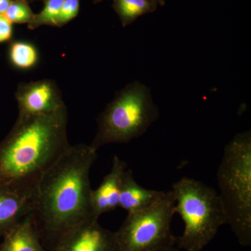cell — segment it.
I'll use <instances>...</instances> for the list:
<instances>
[{"mask_svg": "<svg viewBox=\"0 0 251 251\" xmlns=\"http://www.w3.org/2000/svg\"><path fill=\"white\" fill-rule=\"evenodd\" d=\"M97 158V151L90 145H71L38 182L31 214L48 251H54L74 227L95 218L91 208L90 173Z\"/></svg>", "mask_w": 251, "mask_h": 251, "instance_id": "1", "label": "cell"}, {"mask_svg": "<svg viewBox=\"0 0 251 251\" xmlns=\"http://www.w3.org/2000/svg\"><path fill=\"white\" fill-rule=\"evenodd\" d=\"M67 106L37 116H20L0 143V186L34 193L38 182L69 147Z\"/></svg>", "mask_w": 251, "mask_h": 251, "instance_id": "2", "label": "cell"}, {"mask_svg": "<svg viewBox=\"0 0 251 251\" xmlns=\"http://www.w3.org/2000/svg\"><path fill=\"white\" fill-rule=\"evenodd\" d=\"M217 181L226 225L242 247H251V130L237 133L225 147Z\"/></svg>", "mask_w": 251, "mask_h": 251, "instance_id": "3", "label": "cell"}, {"mask_svg": "<svg viewBox=\"0 0 251 251\" xmlns=\"http://www.w3.org/2000/svg\"><path fill=\"white\" fill-rule=\"evenodd\" d=\"M175 214L184 221L182 234L176 237L179 250L201 251L226 225L219 193L193 178H181L173 185Z\"/></svg>", "mask_w": 251, "mask_h": 251, "instance_id": "4", "label": "cell"}, {"mask_svg": "<svg viewBox=\"0 0 251 251\" xmlns=\"http://www.w3.org/2000/svg\"><path fill=\"white\" fill-rule=\"evenodd\" d=\"M159 117L151 90L138 81L115 95L97 119L98 130L91 143L96 151L112 143H127L145 134Z\"/></svg>", "mask_w": 251, "mask_h": 251, "instance_id": "5", "label": "cell"}, {"mask_svg": "<svg viewBox=\"0 0 251 251\" xmlns=\"http://www.w3.org/2000/svg\"><path fill=\"white\" fill-rule=\"evenodd\" d=\"M172 190L141 210L128 213L115 232V251H151L175 246L171 226L175 214Z\"/></svg>", "mask_w": 251, "mask_h": 251, "instance_id": "6", "label": "cell"}, {"mask_svg": "<svg viewBox=\"0 0 251 251\" xmlns=\"http://www.w3.org/2000/svg\"><path fill=\"white\" fill-rule=\"evenodd\" d=\"M15 97L20 116L45 115L65 105L58 86L50 79L20 84Z\"/></svg>", "mask_w": 251, "mask_h": 251, "instance_id": "7", "label": "cell"}, {"mask_svg": "<svg viewBox=\"0 0 251 251\" xmlns=\"http://www.w3.org/2000/svg\"><path fill=\"white\" fill-rule=\"evenodd\" d=\"M115 232L91 218L68 232L54 251H115Z\"/></svg>", "mask_w": 251, "mask_h": 251, "instance_id": "8", "label": "cell"}, {"mask_svg": "<svg viewBox=\"0 0 251 251\" xmlns=\"http://www.w3.org/2000/svg\"><path fill=\"white\" fill-rule=\"evenodd\" d=\"M127 168L126 163L121 158L114 156L111 171L99 187L91 193V208L94 217L99 219L102 214L119 207L122 178Z\"/></svg>", "mask_w": 251, "mask_h": 251, "instance_id": "9", "label": "cell"}, {"mask_svg": "<svg viewBox=\"0 0 251 251\" xmlns=\"http://www.w3.org/2000/svg\"><path fill=\"white\" fill-rule=\"evenodd\" d=\"M34 193L0 186V237H4L31 212Z\"/></svg>", "mask_w": 251, "mask_h": 251, "instance_id": "10", "label": "cell"}, {"mask_svg": "<svg viewBox=\"0 0 251 251\" xmlns=\"http://www.w3.org/2000/svg\"><path fill=\"white\" fill-rule=\"evenodd\" d=\"M163 192L140 186L135 181L133 172L127 168L122 178L119 207L128 213L141 210L152 204Z\"/></svg>", "mask_w": 251, "mask_h": 251, "instance_id": "11", "label": "cell"}, {"mask_svg": "<svg viewBox=\"0 0 251 251\" xmlns=\"http://www.w3.org/2000/svg\"><path fill=\"white\" fill-rule=\"evenodd\" d=\"M3 237L0 251H48L41 242L31 212Z\"/></svg>", "mask_w": 251, "mask_h": 251, "instance_id": "12", "label": "cell"}, {"mask_svg": "<svg viewBox=\"0 0 251 251\" xmlns=\"http://www.w3.org/2000/svg\"><path fill=\"white\" fill-rule=\"evenodd\" d=\"M157 6L154 0H113L112 4L124 27L143 15L154 12Z\"/></svg>", "mask_w": 251, "mask_h": 251, "instance_id": "13", "label": "cell"}, {"mask_svg": "<svg viewBox=\"0 0 251 251\" xmlns=\"http://www.w3.org/2000/svg\"><path fill=\"white\" fill-rule=\"evenodd\" d=\"M8 59L13 67L19 70H29L39 62V52L36 46L24 41H10Z\"/></svg>", "mask_w": 251, "mask_h": 251, "instance_id": "14", "label": "cell"}, {"mask_svg": "<svg viewBox=\"0 0 251 251\" xmlns=\"http://www.w3.org/2000/svg\"><path fill=\"white\" fill-rule=\"evenodd\" d=\"M64 0H43L44 8L39 14L34 15V19L27 25L28 29L34 30L41 26H57L61 8Z\"/></svg>", "mask_w": 251, "mask_h": 251, "instance_id": "15", "label": "cell"}, {"mask_svg": "<svg viewBox=\"0 0 251 251\" xmlns=\"http://www.w3.org/2000/svg\"><path fill=\"white\" fill-rule=\"evenodd\" d=\"M10 22L16 24H29L34 14L27 0H13L4 14Z\"/></svg>", "mask_w": 251, "mask_h": 251, "instance_id": "16", "label": "cell"}, {"mask_svg": "<svg viewBox=\"0 0 251 251\" xmlns=\"http://www.w3.org/2000/svg\"><path fill=\"white\" fill-rule=\"evenodd\" d=\"M80 0H64L56 27H62L77 17L80 11Z\"/></svg>", "mask_w": 251, "mask_h": 251, "instance_id": "17", "label": "cell"}, {"mask_svg": "<svg viewBox=\"0 0 251 251\" xmlns=\"http://www.w3.org/2000/svg\"><path fill=\"white\" fill-rule=\"evenodd\" d=\"M14 26L4 14H0V44L12 41Z\"/></svg>", "mask_w": 251, "mask_h": 251, "instance_id": "18", "label": "cell"}, {"mask_svg": "<svg viewBox=\"0 0 251 251\" xmlns=\"http://www.w3.org/2000/svg\"><path fill=\"white\" fill-rule=\"evenodd\" d=\"M13 0H0V14H4Z\"/></svg>", "mask_w": 251, "mask_h": 251, "instance_id": "19", "label": "cell"}, {"mask_svg": "<svg viewBox=\"0 0 251 251\" xmlns=\"http://www.w3.org/2000/svg\"><path fill=\"white\" fill-rule=\"evenodd\" d=\"M151 251H179V249L175 246H172V247H168L163 248V249H157V250Z\"/></svg>", "mask_w": 251, "mask_h": 251, "instance_id": "20", "label": "cell"}, {"mask_svg": "<svg viewBox=\"0 0 251 251\" xmlns=\"http://www.w3.org/2000/svg\"><path fill=\"white\" fill-rule=\"evenodd\" d=\"M154 1L160 6H163L166 3V0H154Z\"/></svg>", "mask_w": 251, "mask_h": 251, "instance_id": "21", "label": "cell"}, {"mask_svg": "<svg viewBox=\"0 0 251 251\" xmlns=\"http://www.w3.org/2000/svg\"><path fill=\"white\" fill-rule=\"evenodd\" d=\"M104 0H93L94 4H97V3L100 2V1H103Z\"/></svg>", "mask_w": 251, "mask_h": 251, "instance_id": "22", "label": "cell"}, {"mask_svg": "<svg viewBox=\"0 0 251 251\" xmlns=\"http://www.w3.org/2000/svg\"><path fill=\"white\" fill-rule=\"evenodd\" d=\"M28 1H29V3H32L34 2V1H42L43 0H27Z\"/></svg>", "mask_w": 251, "mask_h": 251, "instance_id": "23", "label": "cell"}]
</instances>
